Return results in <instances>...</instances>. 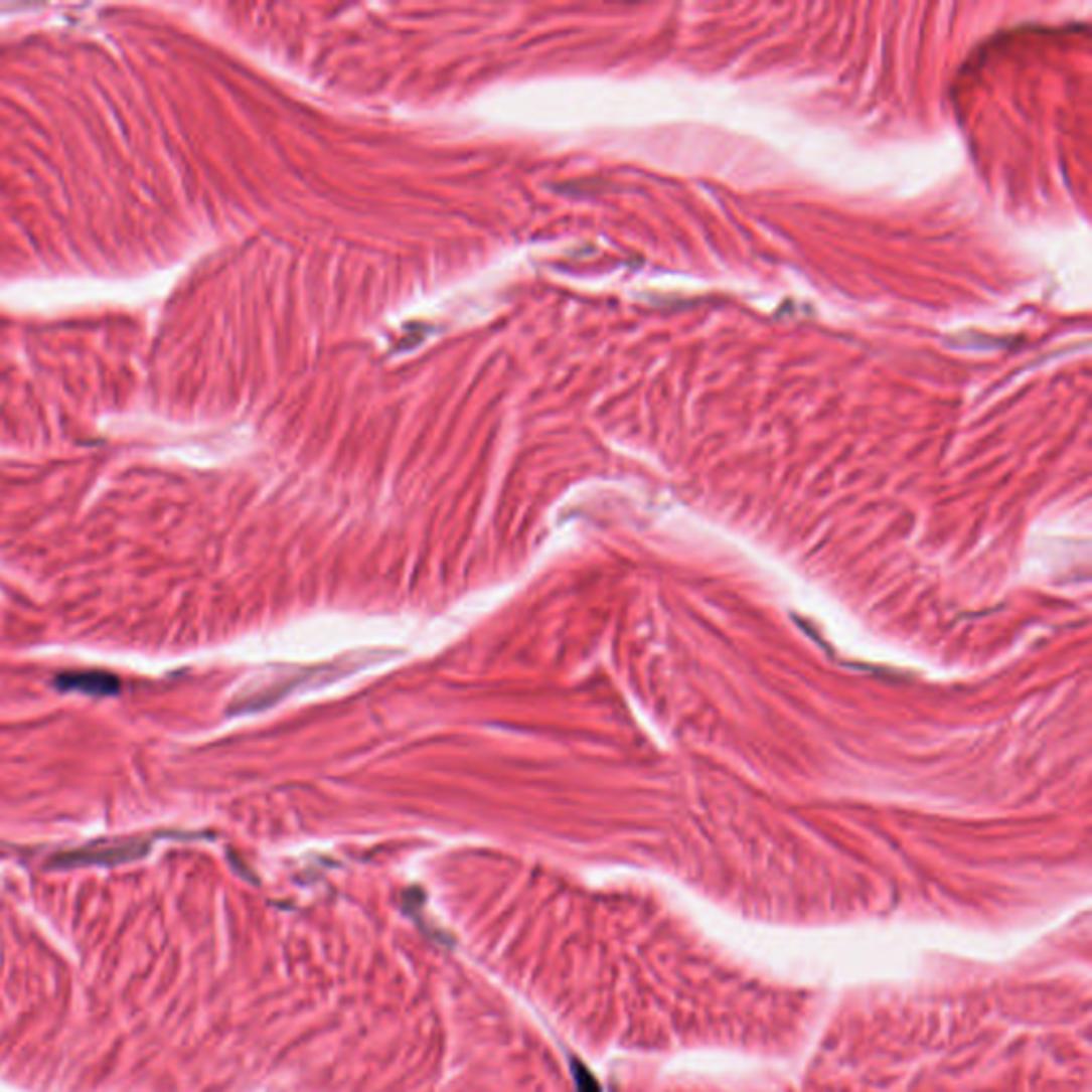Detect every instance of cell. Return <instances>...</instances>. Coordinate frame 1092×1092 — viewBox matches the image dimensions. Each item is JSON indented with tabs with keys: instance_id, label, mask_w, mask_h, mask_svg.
<instances>
[{
	"instance_id": "cell-1",
	"label": "cell",
	"mask_w": 1092,
	"mask_h": 1092,
	"mask_svg": "<svg viewBox=\"0 0 1092 1092\" xmlns=\"http://www.w3.org/2000/svg\"><path fill=\"white\" fill-rule=\"evenodd\" d=\"M56 687L86 695H116L120 691V681L114 674L101 670L64 672L56 678Z\"/></svg>"
}]
</instances>
